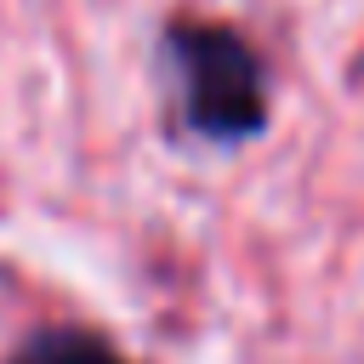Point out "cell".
<instances>
[{
  "label": "cell",
  "mask_w": 364,
  "mask_h": 364,
  "mask_svg": "<svg viewBox=\"0 0 364 364\" xmlns=\"http://www.w3.org/2000/svg\"><path fill=\"white\" fill-rule=\"evenodd\" d=\"M182 114L205 142H250L267 131V80L256 51L222 23H171L165 34Z\"/></svg>",
  "instance_id": "obj_1"
},
{
  "label": "cell",
  "mask_w": 364,
  "mask_h": 364,
  "mask_svg": "<svg viewBox=\"0 0 364 364\" xmlns=\"http://www.w3.org/2000/svg\"><path fill=\"white\" fill-rule=\"evenodd\" d=\"M11 364H131V358L91 330H40L11 353Z\"/></svg>",
  "instance_id": "obj_2"
}]
</instances>
